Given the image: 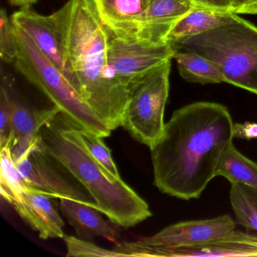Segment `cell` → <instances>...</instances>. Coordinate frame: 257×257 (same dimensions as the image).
Wrapping results in <instances>:
<instances>
[{
	"instance_id": "16",
	"label": "cell",
	"mask_w": 257,
	"mask_h": 257,
	"mask_svg": "<svg viewBox=\"0 0 257 257\" xmlns=\"http://www.w3.org/2000/svg\"><path fill=\"white\" fill-rule=\"evenodd\" d=\"M257 256V236L234 231L207 243L177 248L168 251L165 257Z\"/></svg>"
},
{
	"instance_id": "5",
	"label": "cell",
	"mask_w": 257,
	"mask_h": 257,
	"mask_svg": "<svg viewBox=\"0 0 257 257\" xmlns=\"http://www.w3.org/2000/svg\"><path fill=\"white\" fill-rule=\"evenodd\" d=\"M14 25L18 53L13 64L71 122L97 136L107 138L111 131L84 100L59 67L54 64L19 27Z\"/></svg>"
},
{
	"instance_id": "15",
	"label": "cell",
	"mask_w": 257,
	"mask_h": 257,
	"mask_svg": "<svg viewBox=\"0 0 257 257\" xmlns=\"http://www.w3.org/2000/svg\"><path fill=\"white\" fill-rule=\"evenodd\" d=\"M59 200L61 213L80 237L86 239L101 237L116 243V229L101 217L95 204L71 198Z\"/></svg>"
},
{
	"instance_id": "6",
	"label": "cell",
	"mask_w": 257,
	"mask_h": 257,
	"mask_svg": "<svg viewBox=\"0 0 257 257\" xmlns=\"http://www.w3.org/2000/svg\"><path fill=\"white\" fill-rule=\"evenodd\" d=\"M171 61L155 68L134 84L121 127L151 149L165 128V106L169 95Z\"/></svg>"
},
{
	"instance_id": "3",
	"label": "cell",
	"mask_w": 257,
	"mask_h": 257,
	"mask_svg": "<svg viewBox=\"0 0 257 257\" xmlns=\"http://www.w3.org/2000/svg\"><path fill=\"white\" fill-rule=\"evenodd\" d=\"M37 139L40 147L86 189L97 210L112 223L131 228L153 215L134 189L91 156L78 135L77 125L61 112L41 127Z\"/></svg>"
},
{
	"instance_id": "28",
	"label": "cell",
	"mask_w": 257,
	"mask_h": 257,
	"mask_svg": "<svg viewBox=\"0 0 257 257\" xmlns=\"http://www.w3.org/2000/svg\"><path fill=\"white\" fill-rule=\"evenodd\" d=\"M193 1L197 6H200V7L231 12V5L228 0H193Z\"/></svg>"
},
{
	"instance_id": "8",
	"label": "cell",
	"mask_w": 257,
	"mask_h": 257,
	"mask_svg": "<svg viewBox=\"0 0 257 257\" xmlns=\"http://www.w3.org/2000/svg\"><path fill=\"white\" fill-rule=\"evenodd\" d=\"M107 31L109 66L117 77L130 90L134 84L147 73L174 58L176 51L168 42L146 43L125 41Z\"/></svg>"
},
{
	"instance_id": "27",
	"label": "cell",
	"mask_w": 257,
	"mask_h": 257,
	"mask_svg": "<svg viewBox=\"0 0 257 257\" xmlns=\"http://www.w3.org/2000/svg\"><path fill=\"white\" fill-rule=\"evenodd\" d=\"M234 138L252 140L257 138V123L245 122L234 124Z\"/></svg>"
},
{
	"instance_id": "10",
	"label": "cell",
	"mask_w": 257,
	"mask_h": 257,
	"mask_svg": "<svg viewBox=\"0 0 257 257\" xmlns=\"http://www.w3.org/2000/svg\"><path fill=\"white\" fill-rule=\"evenodd\" d=\"M11 21L13 25L19 27L32 39L39 49L59 67L77 90V80L69 64L62 38L52 15L42 16L27 7L15 13Z\"/></svg>"
},
{
	"instance_id": "21",
	"label": "cell",
	"mask_w": 257,
	"mask_h": 257,
	"mask_svg": "<svg viewBox=\"0 0 257 257\" xmlns=\"http://www.w3.org/2000/svg\"><path fill=\"white\" fill-rule=\"evenodd\" d=\"M13 140L1 148L0 191L3 198L11 203L28 188L32 187L21 172L12 156Z\"/></svg>"
},
{
	"instance_id": "7",
	"label": "cell",
	"mask_w": 257,
	"mask_h": 257,
	"mask_svg": "<svg viewBox=\"0 0 257 257\" xmlns=\"http://www.w3.org/2000/svg\"><path fill=\"white\" fill-rule=\"evenodd\" d=\"M235 230V222L228 214L211 219L177 222L149 237L118 243L114 250L127 256L165 257L168 251L217 240Z\"/></svg>"
},
{
	"instance_id": "17",
	"label": "cell",
	"mask_w": 257,
	"mask_h": 257,
	"mask_svg": "<svg viewBox=\"0 0 257 257\" xmlns=\"http://www.w3.org/2000/svg\"><path fill=\"white\" fill-rule=\"evenodd\" d=\"M239 18L231 12L197 6L173 27L166 40L173 43L195 37L235 22Z\"/></svg>"
},
{
	"instance_id": "19",
	"label": "cell",
	"mask_w": 257,
	"mask_h": 257,
	"mask_svg": "<svg viewBox=\"0 0 257 257\" xmlns=\"http://www.w3.org/2000/svg\"><path fill=\"white\" fill-rule=\"evenodd\" d=\"M233 183H240L257 189V163L243 156L233 142L222 153L216 173Z\"/></svg>"
},
{
	"instance_id": "22",
	"label": "cell",
	"mask_w": 257,
	"mask_h": 257,
	"mask_svg": "<svg viewBox=\"0 0 257 257\" xmlns=\"http://www.w3.org/2000/svg\"><path fill=\"white\" fill-rule=\"evenodd\" d=\"M77 133L91 156L112 175L116 177H121L116 165L112 159L110 150L103 142V138L97 136L88 131L84 130L79 126H77Z\"/></svg>"
},
{
	"instance_id": "25",
	"label": "cell",
	"mask_w": 257,
	"mask_h": 257,
	"mask_svg": "<svg viewBox=\"0 0 257 257\" xmlns=\"http://www.w3.org/2000/svg\"><path fill=\"white\" fill-rule=\"evenodd\" d=\"M8 76L2 74V84L0 93V147H4L7 142L13 140L12 129V107L10 100V85Z\"/></svg>"
},
{
	"instance_id": "18",
	"label": "cell",
	"mask_w": 257,
	"mask_h": 257,
	"mask_svg": "<svg viewBox=\"0 0 257 257\" xmlns=\"http://www.w3.org/2000/svg\"><path fill=\"white\" fill-rule=\"evenodd\" d=\"M179 73L189 82L215 84L225 82L223 75L216 64L205 57L186 51H176L174 58Z\"/></svg>"
},
{
	"instance_id": "12",
	"label": "cell",
	"mask_w": 257,
	"mask_h": 257,
	"mask_svg": "<svg viewBox=\"0 0 257 257\" xmlns=\"http://www.w3.org/2000/svg\"><path fill=\"white\" fill-rule=\"evenodd\" d=\"M50 197L34 187L26 190L10 204L19 216L37 231L40 238H63L64 223Z\"/></svg>"
},
{
	"instance_id": "11",
	"label": "cell",
	"mask_w": 257,
	"mask_h": 257,
	"mask_svg": "<svg viewBox=\"0 0 257 257\" xmlns=\"http://www.w3.org/2000/svg\"><path fill=\"white\" fill-rule=\"evenodd\" d=\"M93 1L102 22L114 37L125 41L144 43V16L150 0Z\"/></svg>"
},
{
	"instance_id": "26",
	"label": "cell",
	"mask_w": 257,
	"mask_h": 257,
	"mask_svg": "<svg viewBox=\"0 0 257 257\" xmlns=\"http://www.w3.org/2000/svg\"><path fill=\"white\" fill-rule=\"evenodd\" d=\"M231 12L236 15H257V0H228Z\"/></svg>"
},
{
	"instance_id": "1",
	"label": "cell",
	"mask_w": 257,
	"mask_h": 257,
	"mask_svg": "<svg viewBox=\"0 0 257 257\" xmlns=\"http://www.w3.org/2000/svg\"><path fill=\"white\" fill-rule=\"evenodd\" d=\"M234 124L228 108L215 102H195L174 111L150 149L155 186L180 199L199 198L233 142Z\"/></svg>"
},
{
	"instance_id": "23",
	"label": "cell",
	"mask_w": 257,
	"mask_h": 257,
	"mask_svg": "<svg viewBox=\"0 0 257 257\" xmlns=\"http://www.w3.org/2000/svg\"><path fill=\"white\" fill-rule=\"evenodd\" d=\"M18 53V43L14 25L7 12L0 13V56L5 63H14Z\"/></svg>"
},
{
	"instance_id": "13",
	"label": "cell",
	"mask_w": 257,
	"mask_h": 257,
	"mask_svg": "<svg viewBox=\"0 0 257 257\" xmlns=\"http://www.w3.org/2000/svg\"><path fill=\"white\" fill-rule=\"evenodd\" d=\"M12 107V156L17 162L31 147L37 138L41 127L59 113L58 107L54 106L40 110H33L25 106L13 94V85L9 80Z\"/></svg>"
},
{
	"instance_id": "14",
	"label": "cell",
	"mask_w": 257,
	"mask_h": 257,
	"mask_svg": "<svg viewBox=\"0 0 257 257\" xmlns=\"http://www.w3.org/2000/svg\"><path fill=\"white\" fill-rule=\"evenodd\" d=\"M195 7L193 0H150L144 16L143 42H167L173 27Z\"/></svg>"
},
{
	"instance_id": "24",
	"label": "cell",
	"mask_w": 257,
	"mask_h": 257,
	"mask_svg": "<svg viewBox=\"0 0 257 257\" xmlns=\"http://www.w3.org/2000/svg\"><path fill=\"white\" fill-rule=\"evenodd\" d=\"M67 246V256L123 257L122 254L112 249H103L86 240L74 236L64 235L63 237Z\"/></svg>"
},
{
	"instance_id": "20",
	"label": "cell",
	"mask_w": 257,
	"mask_h": 257,
	"mask_svg": "<svg viewBox=\"0 0 257 257\" xmlns=\"http://www.w3.org/2000/svg\"><path fill=\"white\" fill-rule=\"evenodd\" d=\"M229 199L237 223L246 229L257 231V189L233 183Z\"/></svg>"
},
{
	"instance_id": "2",
	"label": "cell",
	"mask_w": 257,
	"mask_h": 257,
	"mask_svg": "<svg viewBox=\"0 0 257 257\" xmlns=\"http://www.w3.org/2000/svg\"><path fill=\"white\" fill-rule=\"evenodd\" d=\"M62 38L78 92L112 132L121 127L130 88L108 61L109 34L93 0H69L52 14Z\"/></svg>"
},
{
	"instance_id": "9",
	"label": "cell",
	"mask_w": 257,
	"mask_h": 257,
	"mask_svg": "<svg viewBox=\"0 0 257 257\" xmlns=\"http://www.w3.org/2000/svg\"><path fill=\"white\" fill-rule=\"evenodd\" d=\"M15 163L32 187L50 198H74L96 206L82 188L70 179L73 177L40 147L37 137L26 153Z\"/></svg>"
},
{
	"instance_id": "4",
	"label": "cell",
	"mask_w": 257,
	"mask_h": 257,
	"mask_svg": "<svg viewBox=\"0 0 257 257\" xmlns=\"http://www.w3.org/2000/svg\"><path fill=\"white\" fill-rule=\"evenodd\" d=\"M175 51L195 52L217 65L225 82L257 95V27L239 18L204 34L171 43Z\"/></svg>"
},
{
	"instance_id": "29",
	"label": "cell",
	"mask_w": 257,
	"mask_h": 257,
	"mask_svg": "<svg viewBox=\"0 0 257 257\" xmlns=\"http://www.w3.org/2000/svg\"><path fill=\"white\" fill-rule=\"evenodd\" d=\"M10 1L12 5L22 7V8H27V7H31V6L35 4L37 0H10Z\"/></svg>"
}]
</instances>
